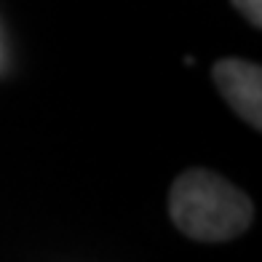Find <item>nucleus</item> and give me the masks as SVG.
<instances>
[{
  "instance_id": "obj_1",
  "label": "nucleus",
  "mask_w": 262,
  "mask_h": 262,
  "mask_svg": "<svg viewBox=\"0 0 262 262\" xmlns=\"http://www.w3.org/2000/svg\"><path fill=\"white\" fill-rule=\"evenodd\" d=\"M169 211L185 235L209 244L241 235L254 217L244 190L206 169H190L177 177L169 193Z\"/></svg>"
},
{
  "instance_id": "obj_2",
  "label": "nucleus",
  "mask_w": 262,
  "mask_h": 262,
  "mask_svg": "<svg viewBox=\"0 0 262 262\" xmlns=\"http://www.w3.org/2000/svg\"><path fill=\"white\" fill-rule=\"evenodd\" d=\"M214 83L233 110L249 126H262V70L246 59H220L211 70Z\"/></svg>"
},
{
  "instance_id": "obj_3",
  "label": "nucleus",
  "mask_w": 262,
  "mask_h": 262,
  "mask_svg": "<svg viewBox=\"0 0 262 262\" xmlns=\"http://www.w3.org/2000/svg\"><path fill=\"white\" fill-rule=\"evenodd\" d=\"M230 3L241 11L244 19L252 27H259L262 25V0H230Z\"/></svg>"
}]
</instances>
